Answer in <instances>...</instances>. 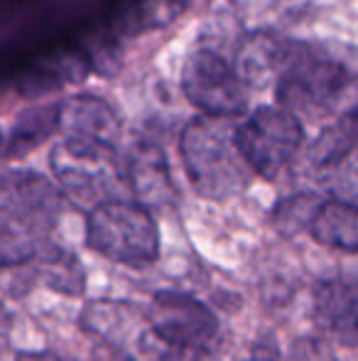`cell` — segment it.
Returning a JSON list of instances; mask_svg holds the SVG:
<instances>
[{
  "instance_id": "7c38bea8",
  "label": "cell",
  "mask_w": 358,
  "mask_h": 361,
  "mask_svg": "<svg viewBox=\"0 0 358 361\" xmlns=\"http://www.w3.org/2000/svg\"><path fill=\"white\" fill-rule=\"evenodd\" d=\"M295 39H287L277 32H253L241 42L236 54V69L243 76V81L255 89L272 86L275 89L287 57L292 52Z\"/></svg>"
},
{
  "instance_id": "30bf717a",
  "label": "cell",
  "mask_w": 358,
  "mask_h": 361,
  "mask_svg": "<svg viewBox=\"0 0 358 361\" xmlns=\"http://www.w3.org/2000/svg\"><path fill=\"white\" fill-rule=\"evenodd\" d=\"M125 182L128 190L138 197V202L148 209L170 207L177 200L172 172L165 150L153 140H140L125 155Z\"/></svg>"
},
{
  "instance_id": "e0dca14e",
  "label": "cell",
  "mask_w": 358,
  "mask_h": 361,
  "mask_svg": "<svg viewBox=\"0 0 358 361\" xmlns=\"http://www.w3.org/2000/svg\"><path fill=\"white\" fill-rule=\"evenodd\" d=\"M292 361H336L326 344L317 342V339H302L297 347L292 349Z\"/></svg>"
},
{
  "instance_id": "277c9868",
  "label": "cell",
  "mask_w": 358,
  "mask_h": 361,
  "mask_svg": "<svg viewBox=\"0 0 358 361\" xmlns=\"http://www.w3.org/2000/svg\"><path fill=\"white\" fill-rule=\"evenodd\" d=\"M87 243L113 263L145 268L160 256V228L140 202L110 200L89 212Z\"/></svg>"
},
{
  "instance_id": "6da1fadb",
  "label": "cell",
  "mask_w": 358,
  "mask_h": 361,
  "mask_svg": "<svg viewBox=\"0 0 358 361\" xmlns=\"http://www.w3.org/2000/svg\"><path fill=\"white\" fill-rule=\"evenodd\" d=\"M62 214V192L32 170H10L0 200V258L5 266L44 261L57 248L49 236Z\"/></svg>"
},
{
  "instance_id": "7a4b0ae2",
  "label": "cell",
  "mask_w": 358,
  "mask_h": 361,
  "mask_svg": "<svg viewBox=\"0 0 358 361\" xmlns=\"http://www.w3.org/2000/svg\"><path fill=\"white\" fill-rule=\"evenodd\" d=\"M224 349V329L209 305L162 290L145 310L138 352L150 361H209Z\"/></svg>"
},
{
  "instance_id": "ba28073f",
  "label": "cell",
  "mask_w": 358,
  "mask_h": 361,
  "mask_svg": "<svg viewBox=\"0 0 358 361\" xmlns=\"http://www.w3.org/2000/svg\"><path fill=\"white\" fill-rule=\"evenodd\" d=\"M186 101L211 118H245L248 116V84L234 62L214 49H194L181 64L179 76Z\"/></svg>"
},
{
  "instance_id": "9c48e42d",
  "label": "cell",
  "mask_w": 358,
  "mask_h": 361,
  "mask_svg": "<svg viewBox=\"0 0 358 361\" xmlns=\"http://www.w3.org/2000/svg\"><path fill=\"white\" fill-rule=\"evenodd\" d=\"M314 319L344 347H358V268L317 283Z\"/></svg>"
},
{
  "instance_id": "d6986e66",
  "label": "cell",
  "mask_w": 358,
  "mask_h": 361,
  "mask_svg": "<svg viewBox=\"0 0 358 361\" xmlns=\"http://www.w3.org/2000/svg\"><path fill=\"white\" fill-rule=\"evenodd\" d=\"M18 361H69V359L57 357L52 352H23L18 354Z\"/></svg>"
},
{
  "instance_id": "3957f363",
  "label": "cell",
  "mask_w": 358,
  "mask_h": 361,
  "mask_svg": "<svg viewBox=\"0 0 358 361\" xmlns=\"http://www.w3.org/2000/svg\"><path fill=\"white\" fill-rule=\"evenodd\" d=\"M179 155L191 187L204 200L226 202L248 187L253 170L236 143V121L191 118L181 128Z\"/></svg>"
},
{
  "instance_id": "52a82bcc",
  "label": "cell",
  "mask_w": 358,
  "mask_h": 361,
  "mask_svg": "<svg viewBox=\"0 0 358 361\" xmlns=\"http://www.w3.org/2000/svg\"><path fill=\"white\" fill-rule=\"evenodd\" d=\"M349 84V74L336 59L312 49L305 42L292 44V52L275 84L277 104L295 116L326 114Z\"/></svg>"
},
{
  "instance_id": "ac0fdd59",
  "label": "cell",
  "mask_w": 358,
  "mask_h": 361,
  "mask_svg": "<svg viewBox=\"0 0 358 361\" xmlns=\"http://www.w3.org/2000/svg\"><path fill=\"white\" fill-rule=\"evenodd\" d=\"M243 361H285V357L280 354L277 344L263 339V342H258V344H253V347H250L248 357H245Z\"/></svg>"
},
{
  "instance_id": "5bb4252c",
  "label": "cell",
  "mask_w": 358,
  "mask_h": 361,
  "mask_svg": "<svg viewBox=\"0 0 358 361\" xmlns=\"http://www.w3.org/2000/svg\"><path fill=\"white\" fill-rule=\"evenodd\" d=\"M59 130V104L34 106L15 118L5 135V157H23Z\"/></svg>"
},
{
  "instance_id": "4fadbf2b",
  "label": "cell",
  "mask_w": 358,
  "mask_h": 361,
  "mask_svg": "<svg viewBox=\"0 0 358 361\" xmlns=\"http://www.w3.org/2000/svg\"><path fill=\"white\" fill-rule=\"evenodd\" d=\"M309 236L321 246L358 253V202L321 200L312 219Z\"/></svg>"
},
{
  "instance_id": "8fae6325",
  "label": "cell",
  "mask_w": 358,
  "mask_h": 361,
  "mask_svg": "<svg viewBox=\"0 0 358 361\" xmlns=\"http://www.w3.org/2000/svg\"><path fill=\"white\" fill-rule=\"evenodd\" d=\"M59 130L64 138L118 147L120 118L113 106L91 94H74L59 101Z\"/></svg>"
},
{
  "instance_id": "9a60e30c",
  "label": "cell",
  "mask_w": 358,
  "mask_h": 361,
  "mask_svg": "<svg viewBox=\"0 0 358 361\" xmlns=\"http://www.w3.org/2000/svg\"><path fill=\"white\" fill-rule=\"evenodd\" d=\"M358 147V104L339 116L331 126H326L319 133V138L312 145V165L331 167L339 165L344 157L351 155V150Z\"/></svg>"
},
{
  "instance_id": "2e32d148",
  "label": "cell",
  "mask_w": 358,
  "mask_h": 361,
  "mask_svg": "<svg viewBox=\"0 0 358 361\" xmlns=\"http://www.w3.org/2000/svg\"><path fill=\"white\" fill-rule=\"evenodd\" d=\"M321 204V197L317 195H292L282 200L280 204L272 209V224L280 233L285 236H297V233H309L312 219Z\"/></svg>"
},
{
  "instance_id": "5b68a950",
  "label": "cell",
  "mask_w": 358,
  "mask_h": 361,
  "mask_svg": "<svg viewBox=\"0 0 358 361\" xmlns=\"http://www.w3.org/2000/svg\"><path fill=\"white\" fill-rule=\"evenodd\" d=\"M49 167L59 187L74 202L91 204V209L103 202L120 200L115 192L125 182V167L118 160V147L89 143V140L64 138L54 145L49 155Z\"/></svg>"
},
{
  "instance_id": "8992f818",
  "label": "cell",
  "mask_w": 358,
  "mask_h": 361,
  "mask_svg": "<svg viewBox=\"0 0 358 361\" xmlns=\"http://www.w3.org/2000/svg\"><path fill=\"white\" fill-rule=\"evenodd\" d=\"M236 143L255 175L275 180L305 145V126L280 104L258 106L236 123Z\"/></svg>"
}]
</instances>
